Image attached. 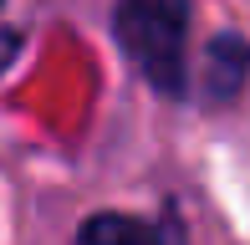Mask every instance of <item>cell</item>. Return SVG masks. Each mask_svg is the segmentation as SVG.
Wrapping results in <instances>:
<instances>
[{"mask_svg":"<svg viewBox=\"0 0 250 245\" xmlns=\"http://www.w3.org/2000/svg\"><path fill=\"white\" fill-rule=\"evenodd\" d=\"M189 0H112V41L158 97L189 92Z\"/></svg>","mask_w":250,"mask_h":245,"instance_id":"cell-1","label":"cell"},{"mask_svg":"<svg viewBox=\"0 0 250 245\" xmlns=\"http://www.w3.org/2000/svg\"><path fill=\"white\" fill-rule=\"evenodd\" d=\"M245 82H250V41L240 31L209 36L204 61H199V102L204 107H230L245 92Z\"/></svg>","mask_w":250,"mask_h":245,"instance_id":"cell-2","label":"cell"},{"mask_svg":"<svg viewBox=\"0 0 250 245\" xmlns=\"http://www.w3.org/2000/svg\"><path fill=\"white\" fill-rule=\"evenodd\" d=\"M77 245H179V225H174V209H164L158 220L102 209L77 225Z\"/></svg>","mask_w":250,"mask_h":245,"instance_id":"cell-3","label":"cell"}]
</instances>
